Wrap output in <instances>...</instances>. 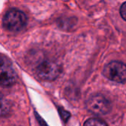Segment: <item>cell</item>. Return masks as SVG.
<instances>
[{"label": "cell", "mask_w": 126, "mask_h": 126, "mask_svg": "<svg viewBox=\"0 0 126 126\" xmlns=\"http://www.w3.org/2000/svg\"><path fill=\"white\" fill-rule=\"evenodd\" d=\"M27 18L24 13L17 9L8 10L3 18L4 27L12 32L21 31L26 26Z\"/></svg>", "instance_id": "cell-1"}, {"label": "cell", "mask_w": 126, "mask_h": 126, "mask_svg": "<svg viewBox=\"0 0 126 126\" xmlns=\"http://www.w3.org/2000/svg\"><path fill=\"white\" fill-rule=\"evenodd\" d=\"M87 109L95 115L108 114L111 109L110 101L102 94H94L89 97L86 103Z\"/></svg>", "instance_id": "cell-2"}, {"label": "cell", "mask_w": 126, "mask_h": 126, "mask_svg": "<svg viewBox=\"0 0 126 126\" xmlns=\"http://www.w3.org/2000/svg\"><path fill=\"white\" fill-rule=\"evenodd\" d=\"M35 72L40 79L46 81H52L59 76L61 67L54 61H44L36 67Z\"/></svg>", "instance_id": "cell-3"}, {"label": "cell", "mask_w": 126, "mask_h": 126, "mask_svg": "<svg viewBox=\"0 0 126 126\" xmlns=\"http://www.w3.org/2000/svg\"><path fill=\"white\" fill-rule=\"evenodd\" d=\"M103 75L110 80L117 83L126 81V65L120 61H112L108 63L103 69Z\"/></svg>", "instance_id": "cell-4"}, {"label": "cell", "mask_w": 126, "mask_h": 126, "mask_svg": "<svg viewBox=\"0 0 126 126\" xmlns=\"http://www.w3.org/2000/svg\"><path fill=\"white\" fill-rule=\"evenodd\" d=\"M16 80V73L12 66L1 60V72H0V82L3 86H10L15 83Z\"/></svg>", "instance_id": "cell-5"}, {"label": "cell", "mask_w": 126, "mask_h": 126, "mask_svg": "<svg viewBox=\"0 0 126 126\" xmlns=\"http://www.w3.org/2000/svg\"><path fill=\"white\" fill-rule=\"evenodd\" d=\"M83 126H108V125L103 120L97 118H92L86 121Z\"/></svg>", "instance_id": "cell-6"}, {"label": "cell", "mask_w": 126, "mask_h": 126, "mask_svg": "<svg viewBox=\"0 0 126 126\" xmlns=\"http://www.w3.org/2000/svg\"><path fill=\"white\" fill-rule=\"evenodd\" d=\"M120 15L126 21V1L122 4L120 7Z\"/></svg>", "instance_id": "cell-7"}]
</instances>
